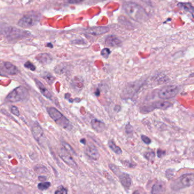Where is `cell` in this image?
I'll list each match as a JSON object with an SVG mask.
<instances>
[{"label":"cell","mask_w":194,"mask_h":194,"mask_svg":"<svg viewBox=\"0 0 194 194\" xmlns=\"http://www.w3.org/2000/svg\"><path fill=\"white\" fill-rule=\"evenodd\" d=\"M60 156L66 163H67L71 167H77V165L74 159L72 158V157L71 156L70 154L65 150H62L60 154Z\"/></svg>","instance_id":"cell-12"},{"label":"cell","mask_w":194,"mask_h":194,"mask_svg":"<svg viewBox=\"0 0 194 194\" xmlns=\"http://www.w3.org/2000/svg\"><path fill=\"white\" fill-rule=\"evenodd\" d=\"M95 94H96V95L97 96H99L100 95V92H99V90H97V91L96 92Z\"/></svg>","instance_id":"cell-39"},{"label":"cell","mask_w":194,"mask_h":194,"mask_svg":"<svg viewBox=\"0 0 194 194\" xmlns=\"http://www.w3.org/2000/svg\"><path fill=\"white\" fill-rule=\"evenodd\" d=\"M55 194H67V190L62 186H60L55 191Z\"/></svg>","instance_id":"cell-30"},{"label":"cell","mask_w":194,"mask_h":194,"mask_svg":"<svg viewBox=\"0 0 194 194\" xmlns=\"http://www.w3.org/2000/svg\"><path fill=\"white\" fill-rule=\"evenodd\" d=\"M109 30L108 27H95L89 28L87 32L93 35H100L108 32Z\"/></svg>","instance_id":"cell-17"},{"label":"cell","mask_w":194,"mask_h":194,"mask_svg":"<svg viewBox=\"0 0 194 194\" xmlns=\"http://www.w3.org/2000/svg\"><path fill=\"white\" fill-rule=\"evenodd\" d=\"M86 155L91 158L93 160H96L99 159L100 157V154L99 153V151L97 148L95 147V146H93V144H89L87 146L85 151Z\"/></svg>","instance_id":"cell-11"},{"label":"cell","mask_w":194,"mask_h":194,"mask_svg":"<svg viewBox=\"0 0 194 194\" xmlns=\"http://www.w3.org/2000/svg\"><path fill=\"white\" fill-rule=\"evenodd\" d=\"M51 186V183L49 182H44L39 183L38 185V189L41 191H44L49 189Z\"/></svg>","instance_id":"cell-24"},{"label":"cell","mask_w":194,"mask_h":194,"mask_svg":"<svg viewBox=\"0 0 194 194\" xmlns=\"http://www.w3.org/2000/svg\"><path fill=\"white\" fill-rule=\"evenodd\" d=\"M144 82V80H138L128 84L122 92V98L125 99L132 98L138 91L140 88L143 85Z\"/></svg>","instance_id":"cell-4"},{"label":"cell","mask_w":194,"mask_h":194,"mask_svg":"<svg viewBox=\"0 0 194 194\" xmlns=\"http://www.w3.org/2000/svg\"><path fill=\"white\" fill-rule=\"evenodd\" d=\"M178 6L181 9H183L185 11L189 12L192 14V16H194V7L190 3H178Z\"/></svg>","instance_id":"cell-20"},{"label":"cell","mask_w":194,"mask_h":194,"mask_svg":"<svg viewBox=\"0 0 194 194\" xmlns=\"http://www.w3.org/2000/svg\"><path fill=\"white\" fill-rule=\"evenodd\" d=\"M110 54H111V50L108 48H105L103 49L101 52L102 56L105 59L108 58Z\"/></svg>","instance_id":"cell-27"},{"label":"cell","mask_w":194,"mask_h":194,"mask_svg":"<svg viewBox=\"0 0 194 194\" xmlns=\"http://www.w3.org/2000/svg\"><path fill=\"white\" fill-rule=\"evenodd\" d=\"M119 178L120 179L121 183L124 187L126 189L129 188L132 183V181L129 174L125 172H121L119 175Z\"/></svg>","instance_id":"cell-18"},{"label":"cell","mask_w":194,"mask_h":194,"mask_svg":"<svg viewBox=\"0 0 194 194\" xmlns=\"http://www.w3.org/2000/svg\"><path fill=\"white\" fill-rule=\"evenodd\" d=\"M47 47H49L50 48H53V46L51 43H48L47 45H46Z\"/></svg>","instance_id":"cell-38"},{"label":"cell","mask_w":194,"mask_h":194,"mask_svg":"<svg viewBox=\"0 0 194 194\" xmlns=\"http://www.w3.org/2000/svg\"><path fill=\"white\" fill-rule=\"evenodd\" d=\"M194 183V175L193 173L186 174L180 177L173 184L174 190H179L192 186Z\"/></svg>","instance_id":"cell-5"},{"label":"cell","mask_w":194,"mask_h":194,"mask_svg":"<svg viewBox=\"0 0 194 194\" xmlns=\"http://www.w3.org/2000/svg\"><path fill=\"white\" fill-rule=\"evenodd\" d=\"M43 78L44 79V80L46 81L49 85H51L54 81H55V77L53 75H51V74L49 73H45L44 74H43V75L42 76Z\"/></svg>","instance_id":"cell-23"},{"label":"cell","mask_w":194,"mask_h":194,"mask_svg":"<svg viewBox=\"0 0 194 194\" xmlns=\"http://www.w3.org/2000/svg\"><path fill=\"white\" fill-rule=\"evenodd\" d=\"M20 194V193H18V194Z\"/></svg>","instance_id":"cell-41"},{"label":"cell","mask_w":194,"mask_h":194,"mask_svg":"<svg viewBox=\"0 0 194 194\" xmlns=\"http://www.w3.org/2000/svg\"><path fill=\"white\" fill-rule=\"evenodd\" d=\"M91 124L92 128L98 133L102 132L106 128V125L105 123L102 122V121L96 119H92Z\"/></svg>","instance_id":"cell-13"},{"label":"cell","mask_w":194,"mask_h":194,"mask_svg":"<svg viewBox=\"0 0 194 194\" xmlns=\"http://www.w3.org/2000/svg\"><path fill=\"white\" fill-rule=\"evenodd\" d=\"M105 44L108 47H117L121 45V42L115 36L110 35L106 39Z\"/></svg>","instance_id":"cell-19"},{"label":"cell","mask_w":194,"mask_h":194,"mask_svg":"<svg viewBox=\"0 0 194 194\" xmlns=\"http://www.w3.org/2000/svg\"><path fill=\"white\" fill-rule=\"evenodd\" d=\"M11 113L14 115H15L17 116H20V111L18 109V108L16 106H12L11 107Z\"/></svg>","instance_id":"cell-31"},{"label":"cell","mask_w":194,"mask_h":194,"mask_svg":"<svg viewBox=\"0 0 194 194\" xmlns=\"http://www.w3.org/2000/svg\"><path fill=\"white\" fill-rule=\"evenodd\" d=\"M133 128L132 127V126L129 124H127L125 127V131L128 134H132L133 132Z\"/></svg>","instance_id":"cell-33"},{"label":"cell","mask_w":194,"mask_h":194,"mask_svg":"<svg viewBox=\"0 0 194 194\" xmlns=\"http://www.w3.org/2000/svg\"><path fill=\"white\" fill-rule=\"evenodd\" d=\"M146 158L149 161H153L155 157V153L154 151H149L145 154Z\"/></svg>","instance_id":"cell-28"},{"label":"cell","mask_w":194,"mask_h":194,"mask_svg":"<svg viewBox=\"0 0 194 194\" xmlns=\"http://www.w3.org/2000/svg\"><path fill=\"white\" fill-rule=\"evenodd\" d=\"M133 194H140V193L138 191H135V193H133Z\"/></svg>","instance_id":"cell-40"},{"label":"cell","mask_w":194,"mask_h":194,"mask_svg":"<svg viewBox=\"0 0 194 194\" xmlns=\"http://www.w3.org/2000/svg\"><path fill=\"white\" fill-rule=\"evenodd\" d=\"M62 146H63L65 150L67 151V152H68L69 153H71V154H75V151H74L72 148L68 144H67L65 142H62Z\"/></svg>","instance_id":"cell-26"},{"label":"cell","mask_w":194,"mask_h":194,"mask_svg":"<svg viewBox=\"0 0 194 194\" xmlns=\"http://www.w3.org/2000/svg\"><path fill=\"white\" fill-rule=\"evenodd\" d=\"M24 66L25 68H26L27 69H29L31 70H32V71H34L36 69V67L35 66V65L29 61H27V62H26L25 63Z\"/></svg>","instance_id":"cell-29"},{"label":"cell","mask_w":194,"mask_h":194,"mask_svg":"<svg viewBox=\"0 0 194 194\" xmlns=\"http://www.w3.org/2000/svg\"><path fill=\"white\" fill-rule=\"evenodd\" d=\"M71 85L74 89L76 90H80V89H82V87L83 86V83L81 82L79 78H75L71 82Z\"/></svg>","instance_id":"cell-22"},{"label":"cell","mask_w":194,"mask_h":194,"mask_svg":"<svg viewBox=\"0 0 194 194\" xmlns=\"http://www.w3.org/2000/svg\"><path fill=\"white\" fill-rule=\"evenodd\" d=\"M47 112L50 117L54 120L56 123L65 129H71L72 125L69 120L54 107L47 108Z\"/></svg>","instance_id":"cell-2"},{"label":"cell","mask_w":194,"mask_h":194,"mask_svg":"<svg viewBox=\"0 0 194 194\" xmlns=\"http://www.w3.org/2000/svg\"><path fill=\"white\" fill-rule=\"evenodd\" d=\"M123 9L127 15L138 22H144L148 19V14L141 6L132 2L124 4Z\"/></svg>","instance_id":"cell-1"},{"label":"cell","mask_w":194,"mask_h":194,"mask_svg":"<svg viewBox=\"0 0 194 194\" xmlns=\"http://www.w3.org/2000/svg\"><path fill=\"white\" fill-rule=\"evenodd\" d=\"M37 22V18L32 15H26L22 17L18 22V25L22 27H30Z\"/></svg>","instance_id":"cell-8"},{"label":"cell","mask_w":194,"mask_h":194,"mask_svg":"<svg viewBox=\"0 0 194 194\" xmlns=\"http://www.w3.org/2000/svg\"><path fill=\"white\" fill-rule=\"evenodd\" d=\"M28 96L29 92L27 89L23 86H20L17 87L8 94L6 101L9 102H18L26 99Z\"/></svg>","instance_id":"cell-3"},{"label":"cell","mask_w":194,"mask_h":194,"mask_svg":"<svg viewBox=\"0 0 194 194\" xmlns=\"http://www.w3.org/2000/svg\"><path fill=\"white\" fill-rule=\"evenodd\" d=\"M80 143H82V144H86V140L85 139H81V140H80Z\"/></svg>","instance_id":"cell-37"},{"label":"cell","mask_w":194,"mask_h":194,"mask_svg":"<svg viewBox=\"0 0 194 194\" xmlns=\"http://www.w3.org/2000/svg\"><path fill=\"white\" fill-rule=\"evenodd\" d=\"M35 82L36 84V85L38 87L39 90L41 91V93L43 94L45 97H46L47 99L50 100H52L53 99V96L50 93V92L46 88V87L44 86L43 84L40 81H39L38 79H35Z\"/></svg>","instance_id":"cell-15"},{"label":"cell","mask_w":194,"mask_h":194,"mask_svg":"<svg viewBox=\"0 0 194 194\" xmlns=\"http://www.w3.org/2000/svg\"><path fill=\"white\" fill-rule=\"evenodd\" d=\"M108 146L112 150V151L117 154H121L122 153V150L121 149L115 144L114 141L112 140H110L108 142Z\"/></svg>","instance_id":"cell-21"},{"label":"cell","mask_w":194,"mask_h":194,"mask_svg":"<svg viewBox=\"0 0 194 194\" xmlns=\"http://www.w3.org/2000/svg\"><path fill=\"white\" fill-rule=\"evenodd\" d=\"M172 106L171 103L169 102L166 101H158L154 102L152 104H149L148 106H146L142 111H144V113H148L153 111L154 109H161V110H166L168 108Z\"/></svg>","instance_id":"cell-7"},{"label":"cell","mask_w":194,"mask_h":194,"mask_svg":"<svg viewBox=\"0 0 194 194\" xmlns=\"http://www.w3.org/2000/svg\"><path fill=\"white\" fill-rule=\"evenodd\" d=\"M0 70L2 75L5 73L10 75H16L19 73V70L16 66L9 62L4 63L2 70Z\"/></svg>","instance_id":"cell-9"},{"label":"cell","mask_w":194,"mask_h":194,"mask_svg":"<svg viewBox=\"0 0 194 194\" xmlns=\"http://www.w3.org/2000/svg\"><path fill=\"white\" fill-rule=\"evenodd\" d=\"M35 59L37 60V61H38L41 64H48L52 61L53 57L49 54L42 53V54H38L35 57Z\"/></svg>","instance_id":"cell-16"},{"label":"cell","mask_w":194,"mask_h":194,"mask_svg":"<svg viewBox=\"0 0 194 194\" xmlns=\"http://www.w3.org/2000/svg\"><path fill=\"white\" fill-rule=\"evenodd\" d=\"M166 191V185L162 181H158L154 184L151 190L152 194H164Z\"/></svg>","instance_id":"cell-14"},{"label":"cell","mask_w":194,"mask_h":194,"mask_svg":"<svg viewBox=\"0 0 194 194\" xmlns=\"http://www.w3.org/2000/svg\"><path fill=\"white\" fill-rule=\"evenodd\" d=\"M32 132L34 139L38 142H40L41 140L43 138L44 133L43 129L38 123H35L33 124Z\"/></svg>","instance_id":"cell-10"},{"label":"cell","mask_w":194,"mask_h":194,"mask_svg":"<svg viewBox=\"0 0 194 194\" xmlns=\"http://www.w3.org/2000/svg\"><path fill=\"white\" fill-rule=\"evenodd\" d=\"M141 139L144 143H145L146 144H150L151 143V139L145 135H142Z\"/></svg>","instance_id":"cell-32"},{"label":"cell","mask_w":194,"mask_h":194,"mask_svg":"<svg viewBox=\"0 0 194 194\" xmlns=\"http://www.w3.org/2000/svg\"><path fill=\"white\" fill-rule=\"evenodd\" d=\"M142 1H144L146 4H147V5L150 4V0H142Z\"/></svg>","instance_id":"cell-36"},{"label":"cell","mask_w":194,"mask_h":194,"mask_svg":"<svg viewBox=\"0 0 194 194\" xmlns=\"http://www.w3.org/2000/svg\"><path fill=\"white\" fill-rule=\"evenodd\" d=\"M67 70L66 66L64 65H58L55 68V72L58 74H62L65 73Z\"/></svg>","instance_id":"cell-25"},{"label":"cell","mask_w":194,"mask_h":194,"mask_svg":"<svg viewBox=\"0 0 194 194\" xmlns=\"http://www.w3.org/2000/svg\"><path fill=\"white\" fill-rule=\"evenodd\" d=\"M179 92V87L176 85L163 86L158 92V96L162 99H168L175 97Z\"/></svg>","instance_id":"cell-6"},{"label":"cell","mask_w":194,"mask_h":194,"mask_svg":"<svg viewBox=\"0 0 194 194\" xmlns=\"http://www.w3.org/2000/svg\"><path fill=\"white\" fill-rule=\"evenodd\" d=\"M85 0H69V3L71 4H78L83 2Z\"/></svg>","instance_id":"cell-34"},{"label":"cell","mask_w":194,"mask_h":194,"mask_svg":"<svg viewBox=\"0 0 194 194\" xmlns=\"http://www.w3.org/2000/svg\"><path fill=\"white\" fill-rule=\"evenodd\" d=\"M157 155L159 158H161L163 156L165 155V151H163L161 149H158L157 151Z\"/></svg>","instance_id":"cell-35"}]
</instances>
